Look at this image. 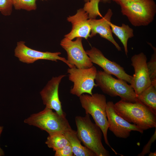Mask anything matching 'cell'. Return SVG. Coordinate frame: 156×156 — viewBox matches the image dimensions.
I'll use <instances>...</instances> for the list:
<instances>
[{
    "instance_id": "obj_26",
    "label": "cell",
    "mask_w": 156,
    "mask_h": 156,
    "mask_svg": "<svg viewBox=\"0 0 156 156\" xmlns=\"http://www.w3.org/2000/svg\"><path fill=\"white\" fill-rule=\"evenodd\" d=\"M3 127L0 126V137L3 131ZM4 155L5 154L4 151L0 146V156H4Z\"/></svg>"
},
{
    "instance_id": "obj_7",
    "label": "cell",
    "mask_w": 156,
    "mask_h": 156,
    "mask_svg": "<svg viewBox=\"0 0 156 156\" xmlns=\"http://www.w3.org/2000/svg\"><path fill=\"white\" fill-rule=\"evenodd\" d=\"M97 71L93 66L87 68L79 69L75 66L68 68V79L73 83L70 93L79 97L85 93L92 95L93 88L97 86L94 82Z\"/></svg>"
},
{
    "instance_id": "obj_2",
    "label": "cell",
    "mask_w": 156,
    "mask_h": 156,
    "mask_svg": "<svg viewBox=\"0 0 156 156\" xmlns=\"http://www.w3.org/2000/svg\"><path fill=\"white\" fill-rule=\"evenodd\" d=\"M75 121L77 135L84 146L92 151L97 156H109V152L102 143L103 133L100 128L93 122L90 115L76 116Z\"/></svg>"
},
{
    "instance_id": "obj_28",
    "label": "cell",
    "mask_w": 156,
    "mask_h": 156,
    "mask_svg": "<svg viewBox=\"0 0 156 156\" xmlns=\"http://www.w3.org/2000/svg\"><path fill=\"white\" fill-rule=\"evenodd\" d=\"M149 156H156V152L155 151L154 152H150L149 153Z\"/></svg>"
},
{
    "instance_id": "obj_11",
    "label": "cell",
    "mask_w": 156,
    "mask_h": 156,
    "mask_svg": "<svg viewBox=\"0 0 156 156\" xmlns=\"http://www.w3.org/2000/svg\"><path fill=\"white\" fill-rule=\"evenodd\" d=\"M147 58L143 52L131 57V65L134 70L130 85L135 93L138 95L151 84L147 66Z\"/></svg>"
},
{
    "instance_id": "obj_24",
    "label": "cell",
    "mask_w": 156,
    "mask_h": 156,
    "mask_svg": "<svg viewBox=\"0 0 156 156\" xmlns=\"http://www.w3.org/2000/svg\"><path fill=\"white\" fill-rule=\"evenodd\" d=\"M55 156H73L74 154L70 144L55 151Z\"/></svg>"
},
{
    "instance_id": "obj_23",
    "label": "cell",
    "mask_w": 156,
    "mask_h": 156,
    "mask_svg": "<svg viewBox=\"0 0 156 156\" xmlns=\"http://www.w3.org/2000/svg\"><path fill=\"white\" fill-rule=\"evenodd\" d=\"M13 6L12 0H0V12L3 15H11Z\"/></svg>"
},
{
    "instance_id": "obj_27",
    "label": "cell",
    "mask_w": 156,
    "mask_h": 156,
    "mask_svg": "<svg viewBox=\"0 0 156 156\" xmlns=\"http://www.w3.org/2000/svg\"><path fill=\"white\" fill-rule=\"evenodd\" d=\"M113 1L115 2L118 4H119V3L125 2H128V1H138L140 0H112Z\"/></svg>"
},
{
    "instance_id": "obj_16",
    "label": "cell",
    "mask_w": 156,
    "mask_h": 156,
    "mask_svg": "<svg viewBox=\"0 0 156 156\" xmlns=\"http://www.w3.org/2000/svg\"><path fill=\"white\" fill-rule=\"evenodd\" d=\"M63 134L68 140L74 156H97L94 152L81 144L76 131L72 129L66 131Z\"/></svg>"
},
{
    "instance_id": "obj_14",
    "label": "cell",
    "mask_w": 156,
    "mask_h": 156,
    "mask_svg": "<svg viewBox=\"0 0 156 156\" xmlns=\"http://www.w3.org/2000/svg\"><path fill=\"white\" fill-rule=\"evenodd\" d=\"M67 19L72 23V26L70 32L64 37L72 40L78 37L86 39L90 37L91 29L88 15L83 8L79 9L75 14L69 16Z\"/></svg>"
},
{
    "instance_id": "obj_1",
    "label": "cell",
    "mask_w": 156,
    "mask_h": 156,
    "mask_svg": "<svg viewBox=\"0 0 156 156\" xmlns=\"http://www.w3.org/2000/svg\"><path fill=\"white\" fill-rule=\"evenodd\" d=\"M114 107L119 115L144 131L156 127V114L140 101L121 100L114 104Z\"/></svg>"
},
{
    "instance_id": "obj_25",
    "label": "cell",
    "mask_w": 156,
    "mask_h": 156,
    "mask_svg": "<svg viewBox=\"0 0 156 156\" xmlns=\"http://www.w3.org/2000/svg\"><path fill=\"white\" fill-rule=\"evenodd\" d=\"M156 139V129L155 130L153 134L152 135L148 143L144 147L142 151L139 153L138 156H144L149 153L150 152L151 146L152 143Z\"/></svg>"
},
{
    "instance_id": "obj_21",
    "label": "cell",
    "mask_w": 156,
    "mask_h": 156,
    "mask_svg": "<svg viewBox=\"0 0 156 156\" xmlns=\"http://www.w3.org/2000/svg\"><path fill=\"white\" fill-rule=\"evenodd\" d=\"M148 44L153 50L154 52L149 61L147 62V66L151 84L156 86V49L150 43Z\"/></svg>"
},
{
    "instance_id": "obj_4",
    "label": "cell",
    "mask_w": 156,
    "mask_h": 156,
    "mask_svg": "<svg viewBox=\"0 0 156 156\" xmlns=\"http://www.w3.org/2000/svg\"><path fill=\"white\" fill-rule=\"evenodd\" d=\"M66 114L60 115L45 107L42 110L31 115L25 119L24 122L36 127L49 134L59 132L63 134L72 129L66 117Z\"/></svg>"
},
{
    "instance_id": "obj_17",
    "label": "cell",
    "mask_w": 156,
    "mask_h": 156,
    "mask_svg": "<svg viewBox=\"0 0 156 156\" xmlns=\"http://www.w3.org/2000/svg\"><path fill=\"white\" fill-rule=\"evenodd\" d=\"M111 29L113 33L122 43L126 55H128L127 43L128 39L134 36L133 31L128 25L122 24L120 26H117L111 22Z\"/></svg>"
},
{
    "instance_id": "obj_10",
    "label": "cell",
    "mask_w": 156,
    "mask_h": 156,
    "mask_svg": "<svg viewBox=\"0 0 156 156\" xmlns=\"http://www.w3.org/2000/svg\"><path fill=\"white\" fill-rule=\"evenodd\" d=\"M61 53L59 52H42L32 49L27 46L25 42L20 41L17 42L14 50V55L19 60L27 64L32 63L40 60H45L57 62L58 60L62 61L66 64L69 68L75 66L70 64L65 58L59 56Z\"/></svg>"
},
{
    "instance_id": "obj_20",
    "label": "cell",
    "mask_w": 156,
    "mask_h": 156,
    "mask_svg": "<svg viewBox=\"0 0 156 156\" xmlns=\"http://www.w3.org/2000/svg\"><path fill=\"white\" fill-rule=\"evenodd\" d=\"M100 0H90L86 2L83 8L88 15L89 19H96L98 16H103L99 8Z\"/></svg>"
},
{
    "instance_id": "obj_6",
    "label": "cell",
    "mask_w": 156,
    "mask_h": 156,
    "mask_svg": "<svg viewBox=\"0 0 156 156\" xmlns=\"http://www.w3.org/2000/svg\"><path fill=\"white\" fill-rule=\"evenodd\" d=\"M95 80L97 86L111 97L119 96L122 100L132 103L140 101L131 85L124 80L115 79L104 71L98 70Z\"/></svg>"
},
{
    "instance_id": "obj_3",
    "label": "cell",
    "mask_w": 156,
    "mask_h": 156,
    "mask_svg": "<svg viewBox=\"0 0 156 156\" xmlns=\"http://www.w3.org/2000/svg\"><path fill=\"white\" fill-rule=\"evenodd\" d=\"M79 98L86 114L91 116L95 124L102 130L105 144L115 154H118L110 146L107 138L108 124L106 112L107 102L105 96L98 93L91 95L83 94L79 97Z\"/></svg>"
},
{
    "instance_id": "obj_19",
    "label": "cell",
    "mask_w": 156,
    "mask_h": 156,
    "mask_svg": "<svg viewBox=\"0 0 156 156\" xmlns=\"http://www.w3.org/2000/svg\"><path fill=\"white\" fill-rule=\"evenodd\" d=\"M49 134L45 143L54 151L69 144L68 140L62 133L56 132Z\"/></svg>"
},
{
    "instance_id": "obj_22",
    "label": "cell",
    "mask_w": 156,
    "mask_h": 156,
    "mask_svg": "<svg viewBox=\"0 0 156 156\" xmlns=\"http://www.w3.org/2000/svg\"><path fill=\"white\" fill-rule=\"evenodd\" d=\"M37 0H12L13 6L16 10L27 11L35 10L37 8Z\"/></svg>"
},
{
    "instance_id": "obj_30",
    "label": "cell",
    "mask_w": 156,
    "mask_h": 156,
    "mask_svg": "<svg viewBox=\"0 0 156 156\" xmlns=\"http://www.w3.org/2000/svg\"><path fill=\"white\" fill-rule=\"evenodd\" d=\"M42 1H43V0H45V1H46V0H42Z\"/></svg>"
},
{
    "instance_id": "obj_8",
    "label": "cell",
    "mask_w": 156,
    "mask_h": 156,
    "mask_svg": "<svg viewBox=\"0 0 156 156\" xmlns=\"http://www.w3.org/2000/svg\"><path fill=\"white\" fill-rule=\"evenodd\" d=\"M82 40L80 37L73 41L65 37L60 45L66 51L67 60L70 64L78 68H87L92 66L93 63L83 48Z\"/></svg>"
},
{
    "instance_id": "obj_18",
    "label": "cell",
    "mask_w": 156,
    "mask_h": 156,
    "mask_svg": "<svg viewBox=\"0 0 156 156\" xmlns=\"http://www.w3.org/2000/svg\"><path fill=\"white\" fill-rule=\"evenodd\" d=\"M137 99L156 114V86L152 84L137 96Z\"/></svg>"
},
{
    "instance_id": "obj_9",
    "label": "cell",
    "mask_w": 156,
    "mask_h": 156,
    "mask_svg": "<svg viewBox=\"0 0 156 156\" xmlns=\"http://www.w3.org/2000/svg\"><path fill=\"white\" fill-rule=\"evenodd\" d=\"M108 129L117 137L126 139L132 131L141 133L144 130L134 124H132L119 115L116 112L114 104L112 101L107 102L106 108Z\"/></svg>"
},
{
    "instance_id": "obj_12",
    "label": "cell",
    "mask_w": 156,
    "mask_h": 156,
    "mask_svg": "<svg viewBox=\"0 0 156 156\" xmlns=\"http://www.w3.org/2000/svg\"><path fill=\"white\" fill-rule=\"evenodd\" d=\"M86 51L93 63L101 67L103 71L131 83L132 76L127 74L120 65L107 59L99 49L93 47Z\"/></svg>"
},
{
    "instance_id": "obj_13",
    "label": "cell",
    "mask_w": 156,
    "mask_h": 156,
    "mask_svg": "<svg viewBox=\"0 0 156 156\" xmlns=\"http://www.w3.org/2000/svg\"><path fill=\"white\" fill-rule=\"evenodd\" d=\"M65 75L53 77L40 92L43 104L45 107L54 110L59 114L65 113L62 109L58 94L59 84Z\"/></svg>"
},
{
    "instance_id": "obj_5",
    "label": "cell",
    "mask_w": 156,
    "mask_h": 156,
    "mask_svg": "<svg viewBox=\"0 0 156 156\" xmlns=\"http://www.w3.org/2000/svg\"><path fill=\"white\" fill-rule=\"evenodd\" d=\"M121 12L135 27L146 26L153 20L156 5L153 0H140L121 2Z\"/></svg>"
},
{
    "instance_id": "obj_29",
    "label": "cell",
    "mask_w": 156,
    "mask_h": 156,
    "mask_svg": "<svg viewBox=\"0 0 156 156\" xmlns=\"http://www.w3.org/2000/svg\"><path fill=\"white\" fill-rule=\"evenodd\" d=\"M90 0H84L86 2L90 1ZM100 1H103V2H107L109 1V0H100Z\"/></svg>"
},
{
    "instance_id": "obj_15",
    "label": "cell",
    "mask_w": 156,
    "mask_h": 156,
    "mask_svg": "<svg viewBox=\"0 0 156 156\" xmlns=\"http://www.w3.org/2000/svg\"><path fill=\"white\" fill-rule=\"evenodd\" d=\"M112 15V10L109 9L104 16L101 19H89L91 29L90 38L99 34L101 37L112 43L118 51H121V48L114 39L110 25Z\"/></svg>"
}]
</instances>
